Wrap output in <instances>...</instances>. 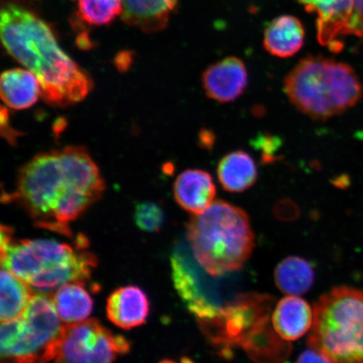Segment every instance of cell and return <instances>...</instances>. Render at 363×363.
I'll return each mask as SVG.
<instances>
[{
    "label": "cell",
    "mask_w": 363,
    "mask_h": 363,
    "mask_svg": "<svg viewBox=\"0 0 363 363\" xmlns=\"http://www.w3.org/2000/svg\"><path fill=\"white\" fill-rule=\"evenodd\" d=\"M314 310L305 299L289 295L278 303L272 322L274 331L286 342H294L312 328Z\"/></svg>",
    "instance_id": "obj_15"
},
{
    "label": "cell",
    "mask_w": 363,
    "mask_h": 363,
    "mask_svg": "<svg viewBox=\"0 0 363 363\" xmlns=\"http://www.w3.org/2000/svg\"><path fill=\"white\" fill-rule=\"evenodd\" d=\"M149 311L147 295L138 286L117 289L107 299L108 319L121 329L130 330L143 325Z\"/></svg>",
    "instance_id": "obj_13"
},
{
    "label": "cell",
    "mask_w": 363,
    "mask_h": 363,
    "mask_svg": "<svg viewBox=\"0 0 363 363\" xmlns=\"http://www.w3.org/2000/svg\"><path fill=\"white\" fill-rule=\"evenodd\" d=\"M277 288L287 295L305 294L315 283V272L308 261L299 257H288L274 271Z\"/></svg>",
    "instance_id": "obj_22"
},
{
    "label": "cell",
    "mask_w": 363,
    "mask_h": 363,
    "mask_svg": "<svg viewBox=\"0 0 363 363\" xmlns=\"http://www.w3.org/2000/svg\"><path fill=\"white\" fill-rule=\"evenodd\" d=\"M199 142L202 143L203 147H211L215 142L214 134L208 130H202L201 135H199Z\"/></svg>",
    "instance_id": "obj_30"
},
{
    "label": "cell",
    "mask_w": 363,
    "mask_h": 363,
    "mask_svg": "<svg viewBox=\"0 0 363 363\" xmlns=\"http://www.w3.org/2000/svg\"><path fill=\"white\" fill-rule=\"evenodd\" d=\"M181 363H195L191 358L184 357L181 358Z\"/></svg>",
    "instance_id": "obj_33"
},
{
    "label": "cell",
    "mask_w": 363,
    "mask_h": 363,
    "mask_svg": "<svg viewBox=\"0 0 363 363\" xmlns=\"http://www.w3.org/2000/svg\"><path fill=\"white\" fill-rule=\"evenodd\" d=\"M61 321L51 298L35 295L20 318L2 322L1 363H48L54 359L65 328Z\"/></svg>",
    "instance_id": "obj_6"
},
{
    "label": "cell",
    "mask_w": 363,
    "mask_h": 363,
    "mask_svg": "<svg viewBox=\"0 0 363 363\" xmlns=\"http://www.w3.org/2000/svg\"><path fill=\"white\" fill-rule=\"evenodd\" d=\"M1 124L6 125L8 130L6 133V138L7 140H10V142H13V140H15L16 134L15 131L11 129V126L9 125V116H8V111L6 108H2L1 111Z\"/></svg>",
    "instance_id": "obj_31"
},
{
    "label": "cell",
    "mask_w": 363,
    "mask_h": 363,
    "mask_svg": "<svg viewBox=\"0 0 363 363\" xmlns=\"http://www.w3.org/2000/svg\"><path fill=\"white\" fill-rule=\"evenodd\" d=\"M159 363H177V362L169 360V359H165V360H162V362H160Z\"/></svg>",
    "instance_id": "obj_34"
},
{
    "label": "cell",
    "mask_w": 363,
    "mask_h": 363,
    "mask_svg": "<svg viewBox=\"0 0 363 363\" xmlns=\"http://www.w3.org/2000/svg\"><path fill=\"white\" fill-rule=\"evenodd\" d=\"M122 19L147 33L160 31L167 25L179 0H122Z\"/></svg>",
    "instance_id": "obj_17"
},
{
    "label": "cell",
    "mask_w": 363,
    "mask_h": 363,
    "mask_svg": "<svg viewBox=\"0 0 363 363\" xmlns=\"http://www.w3.org/2000/svg\"><path fill=\"white\" fill-rule=\"evenodd\" d=\"M218 179L225 191L242 193L256 183L257 169L251 155L244 151L227 154L219 162Z\"/></svg>",
    "instance_id": "obj_20"
},
{
    "label": "cell",
    "mask_w": 363,
    "mask_h": 363,
    "mask_svg": "<svg viewBox=\"0 0 363 363\" xmlns=\"http://www.w3.org/2000/svg\"><path fill=\"white\" fill-rule=\"evenodd\" d=\"M0 86L3 101L13 110H26L34 106L42 95L38 78L30 71L22 68L4 72Z\"/></svg>",
    "instance_id": "obj_19"
},
{
    "label": "cell",
    "mask_w": 363,
    "mask_h": 363,
    "mask_svg": "<svg viewBox=\"0 0 363 363\" xmlns=\"http://www.w3.org/2000/svg\"><path fill=\"white\" fill-rule=\"evenodd\" d=\"M247 84V67L235 57H228L214 63L202 74V85L206 96L222 104L235 101L245 92Z\"/></svg>",
    "instance_id": "obj_11"
},
{
    "label": "cell",
    "mask_w": 363,
    "mask_h": 363,
    "mask_svg": "<svg viewBox=\"0 0 363 363\" xmlns=\"http://www.w3.org/2000/svg\"><path fill=\"white\" fill-rule=\"evenodd\" d=\"M308 347L331 363H363V291L340 286L314 306Z\"/></svg>",
    "instance_id": "obj_5"
},
{
    "label": "cell",
    "mask_w": 363,
    "mask_h": 363,
    "mask_svg": "<svg viewBox=\"0 0 363 363\" xmlns=\"http://www.w3.org/2000/svg\"><path fill=\"white\" fill-rule=\"evenodd\" d=\"M182 249L177 247L171 257L172 277L177 292L199 321L213 319L218 315L220 308L213 306L203 295L189 258Z\"/></svg>",
    "instance_id": "obj_12"
},
{
    "label": "cell",
    "mask_w": 363,
    "mask_h": 363,
    "mask_svg": "<svg viewBox=\"0 0 363 363\" xmlns=\"http://www.w3.org/2000/svg\"><path fill=\"white\" fill-rule=\"evenodd\" d=\"M104 189L87 149L67 147L40 153L26 163L7 201L19 203L40 228L70 237L68 224L98 201Z\"/></svg>",
    "instance_id": "obj_1"
},
{
    "label": "cell",
    "mask_w": 363,
    "mask_h": 363,
    "mask_svg": "<svg viewBox=\"0 0 363 363\" xmlns=\"http://www.w3.org/2000/svg\"><path fill=\"white\" fill-rule=\"evenodd\" d=\"M305 38V27L301 20L293 16H281L267 26L263 45L272 56L291 57L301 51Z\"/></svg>",
    "instance_id": "obj_16"
},
{
    "label": "cell",
    "mask_w": 363,
    "mask_h": 363,
    "mask_svg": "<svg viewBox=\"0 0 363 363\" xmlns=\"http://www.w3.org/2000/svg\"><path fill=\"white\" fill-rule=\"evenodd\" d=\"M0 285H1L0 319L2 322L18 319L24 314L31 299L33 298V290L24 280L4 269H2L1 275H0Z\"/></svg>",
    "instance_id": "obj_23"
},
{
    "label": "cell",
    "mask_w": 363,
    "mask_h": 363,
    "mask_svg": "<svg viewBox=\"0 0 363 363\" xmlns=\"http://www.w3.org/2000/svg\"><path fill=\"white\" fill-rule=\"evenodd\" d=\"M77 255L69 245L57 240H23L12 242L1 253V265L27 283L43 272L67 264Z\"/></svg>",
    "instance_id": "obj_9"
},
{
    "label": "cell",
    "mask_w": 363,
    "mask_h": 363,
    "mask_svg": "<svg viewBox=\"0 0 363 363\" xmlns=\"http://www.w3.org/2000/svg\"><path fill=\"white\" fill-rule=\"evenodd\" d=\"M187 239L199 264L214 277L242 269L255 247L246 211L222 201L190 218Z\"/></svg>",
    "instance_id": "obj_3"
},
{
    "label": "cell",
    "mask_w": 363,
    "mask_h": 363,
    "mask_svg": "<svg viewBox=\"0 0 363 363\" xmlns=\"http://www.w3.org/2000/svg\"><path fill=\"white\" fill-rule=\"evenodd\" d=\"M275 212L281 219L291 220L298 216V208L293 201L284 199L277 203Z\"/></svg>",
    "instance_id": "obj_27"
},
{
    "label": "cell",
    "mask_w": 363,
    "mask_h": 363,
    "mask_svg": "<svg viewBox=\"0 0 363 363\" xmlns=\"http://www.w3.org/2000/svg\"><path fill=\"white\" fill-rule=\"evenodd\" d=\"M0 29L4 48L38 78L50 106L65 108L87 97L92 79L63 52L47 23L24 7L6 3Z\"/></svg>",
    "instance_id": "obj_2"
},
{
    "label": "cell",
    "mask_w": 363,
    "mask_h": 363,
    "mask_svg": "<svg viewBox=\"0 0 363 363\" xmlns=\"http://www.w3.org/2000/svg\"><path fill=\"white\" fill-rule=\"evenodd\" d=\"M355 11L363 19V0H355Z\"/></svg>",
    "instance_id": "obj_32"
},
{
    "label": "cell",
    "mask_w": 363,
    "mask_h": 363,
    "mask_svg": "<svg viewBox=\"0 0 363 363\" xmlns=\"http://www.w3.org/2000/svg\"><path fill=\"white\" fill-rule=\"evenodd\" d=\"M174 195L181 208L198 215L215 202L216 187L211 175L206 171L188 169L176 179Z\"/></svg>",
    "instance_id": "obj_14"
},
{
    "label": "cell",
    "mask_w": 363,
    "mask_h": 363,
    "mask_svg": "<svg viewBox=\"0 0 363 363\" xmlns=\"http://www.w3.org/2000/svg\"><path fill=\"white\" fill-rule=\"evenodd\" d=\"M281 145V140L277 136L270 134H262L254 140V146L261 151L262 162L267 163L277 160V153Z\"/></svg>",
    "instance_id": "obj_26"
},
{
    "label": "cell",
    "mask_w": 363,
    "mask_h": 363,
    "mask_svg": "<svg viewBox=\"0 0 363 363\" xmlns=\"http://www.w3.org/2000/svg\"><path fill=\"white\" fill-rule=\"evenodd\" d=\"M13 231L11 227L1 226V242H0V249H1L0 251H1V253L6 251L13 242Z\"/></svg>",
    "instance_id": "obj_29"
},
{
    "label": "cell",
    "mask_w": 363,
    "mask_h": 363,
    "mask_svg": "<svg viewBox=\"0 0 363 363\" xmlns=\"http://www.w3.org/2000/svg\"><path fill=\"white\" fill-rule=\"evenodd\" d=\"M308 13H317V39L330 51L343 49L340 36L349 35L355 0H298Z\"/></svg>",
    "instance_id": "obj_10"
},
{
    "label": "cell",
    "mask_w": 363,
    "mask_h": 363,
    "mask_svg": "<svg viewBox=\"0 0 363 363\" xmlns=\"http://www.w3.org/2000/svg\"><path fill=\"white\" fill-rule=\"evenodd\" d=\"M134 219L140 230L150 233H157L164 223V213L156 203L142 202L135 206Z\"/></svg>",
    "instance_id": "obj_25"
},
{
    "label": "cell",
    "mask_w": 363,
    "mask_h": 363,
    "mask_svg": "<svg viewBox=\"0 0 363 363\" xmlns=\"http://www.w3.org/2000/svg\"><path fill=\"white\" fill-rule=\"evenodd\" d=\"M284 87L293 106L315 121L342 115L363 96L352 67L322 56L303 58L286 76Z\"/></svg>",
    "instance_id": "obj_4"
},
{
    "label": "cell",
    "mask_w": 363,
    "mask_h": 363,
    "mask_svg": "<svg viewBox=\"0 0 363 363\" xmlns=\"http://www.w3.org/2000/svg\"><path fill=\"white\" fill-rule=\"evenodd\" d=\"M97 263V258L93 253L79 252L67 264L43 272L33 277L27 284L38 291L48 292L70 282L86 283Z\"/></svg>",
    "instance_id": "obj_18"
},
{
    "label": "cell",
    "mask_w": 363,
    "mask_h": 363,
    "mask_svg": "<svg viewBox=\"0 0 363 363\" xmlns=\"http://www.w3.org/2000/svg\"><path fill=\"white\" fill-rule=\"evenodd\" d=\"M128 340L113 335L95 319L66 325L55 363H113L130 351Z\"/></svg>",
    "instance_id": "obj_8"
},
{
    "label": "cell",
    "mask_w": 363,
    "mask_h": 363,
    "mask_svg": "<svg viewBox=\"0 0 363 363\" xmlns=\"http://www.w3.org/2000/svg\"><path fill=\"white\" fill-rule=\"evenodd\" d=\"M79 16L91 26L110 24L123 11L122 0H78Z\"/></svg>",
    "instance_id": "obj_24"
},
{
    "label": "cell",
    "mask_w": 363,
    "mask_h": 363,
    "mask_svg": "<svg viewBox=\"0 0 363 363\" xmlns=\"http://www.w3.org/2000/svg\"><path fill=\"white\" fill-rule=\"evenodd\" d=\"M50 298L59 318L67 325L84 321L93 311L94 301L84 282L63 284Z\"/></svg>",
    "instance_id": "obj_21"
},
{
    "label": "cell",
    "mask_w": 363,
    "mask_h": 363,
    "mask_svg": "<svg viewBox=\"0 0 363 363\" xmlns=\"http://www.w3.org/2000/svg\"><path fill=\"white\" fill-rule=\"evenodd\" d=\"M295 363H331L328 358L320 353L310 348L299 355Z\"/></svg>",
    "instance_id": "obj_28"
},
{
    "label": "cell",
    "mask_w": 363,
    "mask_h": 363,
    "mask_svg": "<svg viewBox=\"0 0 363 363\" xmlns=\"http://www.w3.org/2000/svg\"><path fill=\"white\" fill-rule=\"evenodd\" d=\"M272 297L248 294L220 308L213 319L199 321L213 342L229 347H244L254 335L269 325Z\"/></svg>",
    "instance_id": "obj_7"
}]
</instances>
